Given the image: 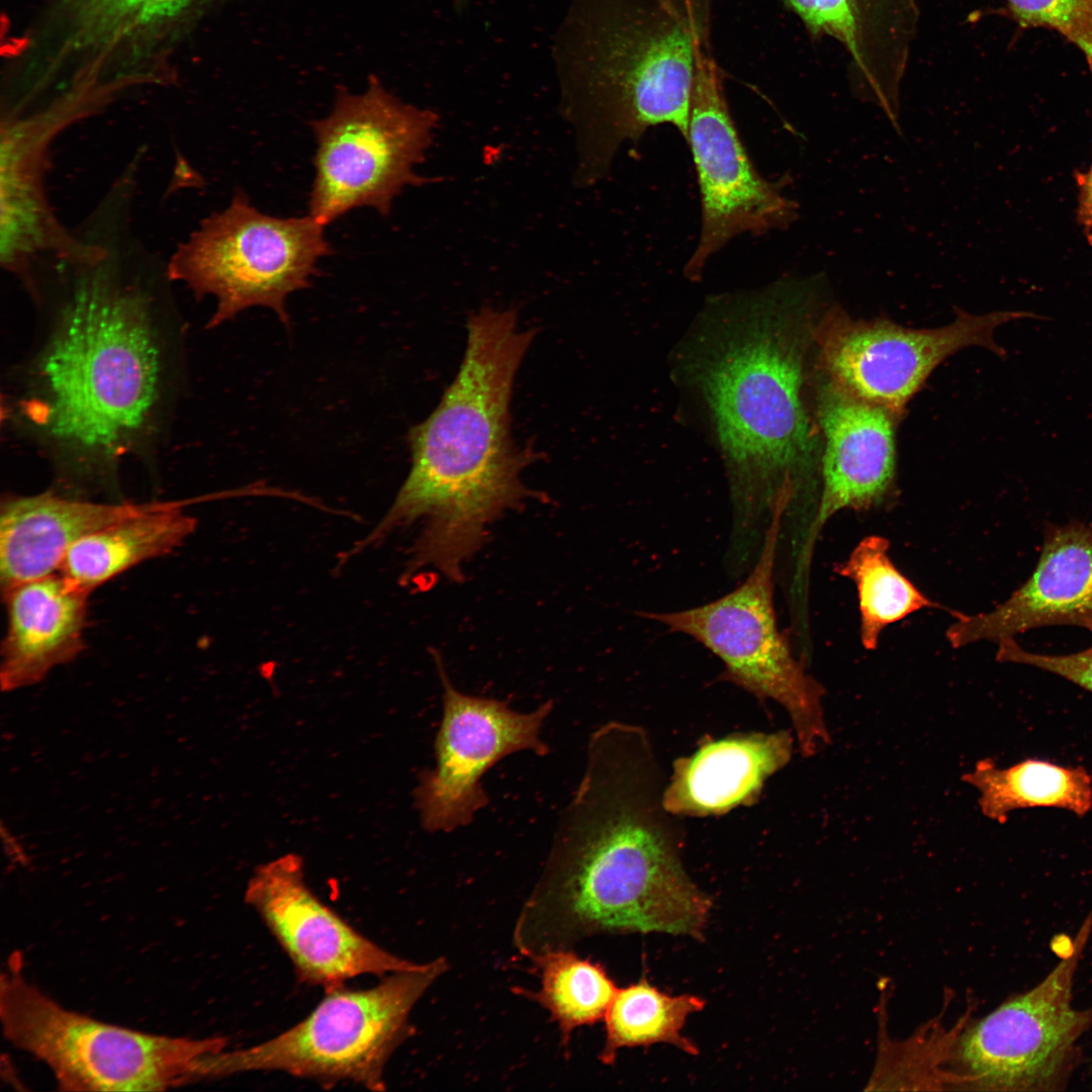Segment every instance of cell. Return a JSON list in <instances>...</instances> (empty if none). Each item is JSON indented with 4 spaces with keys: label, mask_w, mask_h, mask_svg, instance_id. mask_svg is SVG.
Masks as SVG:
<instances>
[{
    "label": "cell",
    "mask_w": 1092,
    "mask_h": 1092,
    "mask_svg": "<svg viewBox=\"0 0 1092 1092\" xmlns=\"http://www.w3.org/2000/svg\"><path fill=\"white\" fill-rule=\"evenodd\" d=\"M664 785L645 729L610 721L593 732L580 782L515 924L521 954L531 960L603 933L704 937L712 900L685 870Z\"/></svg>",
    "instance_id": "1"
},
{
    "label": "cell",
    "mask_w": 1092,
    "mask_h": 1092,
    "mask_svg": "<svg viewBox=\"0 0 1092 1092\" xmlns=\"http://www.w3.org/2000/svg\"><path fill=\"white\" fill-rule=\"evenodd\" d=\"M534 335L519 328L515 308L483 307L468 317L454 380L407 434L412 465L403 484L375 527L343 553L346 560L422 519L403 580L431 568L461 582L491 525L526 500L543 498L522 480L537 453L511 436L514 379Z\"/></svg>",
    "instance_id": "2"
},
{
    "label": "cell",
    "mask_w": 1092,
    "mask_h": 1092,
    "mask_svg": "<svg viewBox=\"0 0 1092 1092\" xmlns=\"http://www.w3.org/2000/svg\"><path fill=\"white\" fill-rule=\"evenodd\" d=\"M154 299L105 266L82 276L26 369L19 417L68 488H114L159 429L171 381Z\"/></svg>",
    "instance_id": "3"
},
{
    "label": "cell",
    "mask_w": 1092,
    "mask_h": 1092,
    "mask_svg": "<svg viewBox=\"0 0 1092 1092\" xmlns=\"http://www.w3.org/2000/svg\"><path fill=\"white\" fill-rule=\"evenodd\" d=\"M820 276L713 298L723 327L698 369L725 458L733 542L761 540L775 503L794 500L820 469V433L804 399Z\"/></svg>",
    "instance_id": "4"
},
{
    "label": "cell",
    "mask_w": 1092,
    "mask_h": 1092,
    "mask_svg": "<svg viewBox=\"0 0 1092 1092\" xmlns=\"http://www.w3.org/2000/svg\"><path fill=\"white\" fill-rule=\"evenodd\" d=\"M712 0H571L552 60L581 139L580 177H603L621 145L659 124L688 140Z\"/></svg>",
    "instance_id": "5"
},
{
    "label": "cell",
    "mask_w": 1092,
    "mask_h": 1092,
    "mask_svg": "<svg viewBox=\"0 0 1092 1092\" xmlns=\"http://www.w3.org/2000/svg\"><path fill=\"white\" fill-rule=\"evenodd\" d=\"M18 954L0 986L5 1037L41 1061L66 1091H162L201 1081L223 1036H169L102 1022L67 1009L29 983Z\"/></svg>",
    "instance_id": "6"
},
{
    "label": "cell",
    "mask_w": 1092,
    "mask_h": 1092,
    "mask_svg": "<svg viewBox=\"0 0 1092 1092\" xmlns=\"http://www.w3.org/2000/svg\"><path fill=\"white\" fill-rule=\"evenodd\" d=\"M448 968L444 958L391 973L366 989L325 990L302 1020L260 1043L205 1059L203 1077L282 1072L324 1083L351 1082L384 1091V1071L410 1035V1015Z\"/></svg>",
    "instance_id": "7"
},
{
    "label": "cell",
    "mask_w": 1092,
    "mask_h": 1092,
    "mask_svg": "<svg viewBox=\"0 0 1092 1092\" xmlns=\"http://www.w3.org/2000/svg\"><path fill=\"white\" fill-rule=\"evenodd\" d=\"M788 503L772 509L762 542L744 581L707 604L639 617L699 642L723 663L720 679L788 713L799 751L817 754L831 743L823 709L824 687L795 655L775 608V570Z\"/></svg>",
    "instance_id": "8"
},
{
    "label": "cell",
    "mask_w": 1092,
    "mask_h": 1092,
    "mask_svg": "<svg viewBox=\"0 0 1092 1092\" xmlns=\"http://www.w3.org/2000/svg\"><path fill=\"white\" fill-rule=\"evenodd\" d=\"M325 226L309 214H265L237 191L225 209L204 218L178 245L166 275L200 297L216 299L208 327L259 305L271 308L289 328L287 296L307 288L318 273V260L332 254Z\"/></svg>",
    "instance_id": "9"
},
{
    "label": "cell",
    "mask_w": 1092,
    "mask_h": 1092,
    "mask_svg": "<svg viewBox=\"0 0 1092 1092\" xmlns=\"http://www.w3.org/2000/svg\"><path fill=\"white\" fill-rule=\"evenodd\" d=\"M437 122L435 112L402 102L373 76L361 94L339 89L331 113L311 122L309 215L325 225L363 206L386 216L404 187L427 181L415 169Z\"/></svg>",
    "instance_id": "10"
},
{
    "label": "cell",
    "mask_w": 1092,
    "mask_h": 1092,
    "mask_svg": "<svg viewBox=\"0 0 1092 1092\" xmlns=\"http://www.w3.org/2000/svg\"><path fill=\"white\" fill-rule=\"evenodd\" d=\"M1092 930L1082 923L1065 958L1035 987L1004 1002L972 1026L960 1058L980 1089H1059L1076 1059V1043L1092 1026V1008L1072 1006L1074 976Z\"/></svg>",
    "instance_id": "11"
},
{
    "label": "cell",
    "mask_w": 1092,
    "mask_h": 1092,
    "mask_svg": "<svg viewBox=\"0 0 1092 1092\" xmlns=\"http://www.w3.org/2000/svg\"><path fill=\"white\" fill-rule=\"evenodd\" d=\"M1029 316L1035 315L962 312L946 326L917 330L884 318L853 320L840 307H831L815 327L818 363L824 377L839 388L899 417L942 361L973 346L1003 356L995 330Z\"/></svg>",
    "instance_id": "12"
},
{
    "label": "cell",
    "mask_w": 1092,
    "mask_h": 1092,
    "mask_svg": "<svg viewBox=\"0 0 1092 1092\" xmlns=\"http://www.w3.org/2000/svg\"><path fill=\"white\" fill-rule=\"evenodd\" d=\"M701 194L702 225L685 274L698 279L708 260L733 238L785 230L798 204L755 169L731 116L711 50L697 64L689 133Z\"/></svg>",
    "instance_id": "13"
},
{
    "label": "cell",
    "mask_w": 1092,
    "mask_h": 1092,
    "mask_svg": "<svg viewBox=\"0 0 1092 1092\" xmlns=\"http://www.w3.org/2000/svg\"><path fill=\"white\" fill-rule=\"evenodd\" d=\"M433 656L443 713L434 744L435 766L421 774L415 800L422 826L447 833L470 824L486 807L489 800L480 780L495 763L524 750L538 756L549 753L540 733L553 703L521 713L506 702L464 694L450 680L439 654Z\"/></svg>",
    "instance_id": "14"
},
{
    "label": "cell",
    "mask_w": 1092,
    "mask_h": 1092,
    "mask_svg": "<svg viewBox=\"0 0 1092 1092\" xmlns=\"http://www.w3.org/2000/svg\"><path fill=\"white\" fill-rule=\"evenodd\" d=\"M244 899L306 984L328 990L360 976L382 978L422 964L383 948L326 905L306 884L295 853L257 867Z\"/></svg>",
    "instance_id": "15"
},
{
    "label": "cell",
    "mask_w": 1092,
    "mask_h": 1092,
    "mask_svg": "<svg viewBox=\"0 0 1092 1092\" xmlns=\"http://www.w3.org/2000/svg\"><path fill=\"white\" fill-rule=\"evenodd\" d=\"M897 419L890 411L851 395L826 378L820 384L821 490L816 513L796 551L793 587L808 588L816 541L831 517L843 510L879 508L894 494Z\"/></svg>",
    "instance_id": "16"
},
{
    "label": "cell",
    "mask_w": 1092,
    "mask_h": 1092,
    "mask_svg": "<svg viewBox=\"0 0 1092 1092\" xmlns=\"http://www.w3.org/2000/svg\"><path fill=\"white\" fill-rule=\"evenodd\" d=\"M945 637L953 648L996 642L1055 625L1092 632V525H1048L1037 564L1002 604L986 613L956 612Z\"/></svg>",
    "instance_id": "17"
},
{
    "label": "cell",
    "mask_w": 1092,
    "mask_h": 1092,
    "mask_svg": "<svg viewBox=\"0 0 1092 1092\" xmlns=\"http://www.w3.org/2000/svg\"><path fill=\"white\" fill-rule=\"evenodd\" d=\"M814 37L837 40L854 95L899 128L900 88L917 34V0H783Z\"/></svg>",
    "instance_id": "18"
},
{
    "label": "cell",
    "mask_w": 1092,
    "mask_h": 1092,
    "mask_svg": "<svg viewBox=\"0 0 1092 1092\" xmlns=\"http://www.w3.org/2000/svg\"><path fill=\"white\" fill-rule=\"evenodd\" d=\"M795 742L791 730L704 741L673 761L662 792L664 809L674 817H708L754 804L765 781L790 762Z\"/></svg>",
    "instance_id": "19"
},
{
    "label": "cell",
    "mask_w": 1092,
    "mask_h": 1092,
    "mask_svg": "<svg viewBox=\"0 0 1092 1092\" xmlns=\"http://www.w3.org/2000/svg\"><path fill=\"white\" fill-rule=\"evenodd\" d=\"M163 504L94 503L53 491L7 496L0 508L2 592L59 572L69 549L83 537Z\"/></svg>",
    "instance_id": "20"
},
{
    "label": "cell",
    "mask_w": 1092,
    "mask_h": 1092,
    "mask_svg": "<svg viewBox=\"0 0 1092 1092\" xmlns=\"http://www.w3.org/2000/svg\"><path fill=\"white\" fill-rule=\"evenodd\" d=\"M2 595L7 617L2 691L34 685L83 651L90 593L57 572L18 583Z\"/></svg>",
    "instance_id": "21"
},
{
    "label": "cell",
    "mask_w": 1092,
    "mask_h": 1092,
    "mask_svg": "<svg viewBox=\"0 0 1092 1092\" xmlns=\"http://www.w3.org/2000/svg\"><path fill=\"white\" fill-rule=\"evenodd\" d=\"M182 505L164 502L83 537L69 549L59 573L91 594L134 565L172 552L196 528V520L180 510Z\"/></svg>",
    "instance_id": "22"
},
{
    "label": "cell",
    "mask_w": 1092,
    "mask_h": 1092,
    "mask_svg": "<svg viewBox=\"0 0 1092 1092\" xmlns=\"http://www.w3.org/2000/svg\"><path fill=\"white\" fill-rule=\"evenodd\" d=\"M962 780L978 791L982 814L1001 824L1020 809L1058 808L1084 817L1092 808V776L1082 766L1027 758L999 767L986 758Z\"/></svg>",
    "instance_id": "23"
},
{
    "label": "cell",
    "mask_w": 1092,
    "mask_h": 1092,
    "mask_svg": "<svg viewBox=\"0 0 1092 1092\" xmlns=\"http://www.w3.org/2000/svg\"><path fill=\"white\" fill-rule=\"evenodd\" d=\"M890 541L880 535L862 538L834 571L856 588L859 639L866 650H875L883 631L924 609L947 610L923 594L894 564Z\"/></svg>",
    "instance_id": "24"
},
{
    "label": "cell",
    "mask_w": 1092,
    "mask_h": 1092,
    "mask_svg": "<svg viewBox=\"0 0 1092 1092\" xmlns=\"http://www.w3.org/2000/svg\"><path fill=\"white\" fill-rule=\"evenodd\" d=\"M695 995L672 996L651 985L645 978L618 989L604 1018L605 1042L599 1060L613 1065L621 1049L668 1043L688 1055H698L697 1045L684 1036L690 1015L705 1008Z\"/></svg>",
    "instance_id": "25"
},
{
    "label": "cell",
    "mask_w": 1092,
    "mask_h": 1092,
    "mask_svg": "<svg viewBox=\"0 0 1092 1092\" xmlns=\"http://www.w3.org/2000/svg\"><path fill=\"white\" fill-rule=\"evenodd\" d=\"M531 961L540 973V989L519 992L548 1011L563 1045L574 1029L604 1020L618 988L600 964L571 948L548 950Z\"/></svg>",
    "instance_id": "26"
},
{
    "label": "cell",
    "mask_w": 1092,
    "mask_h": 1092,
    "mask_svg": "<svg viewBox=\"0 0 1092 1092\" xmlns=\"http://www.w3.org/2000/svg\"><path fill=\"white\" fill-rule=\"evenodd\" d=\"M196 0H69L75 47L130 37L182 14Z\"/></svg>",
    "instance_id": "27"
},
{
    "label": "cell",
    "mask_w": 1092,
    "mask_h": 1092,
    "mask_svg": "<svg viewBox=\"0 0 1092 1092\" xmlns=\"http://www.w3.org/2000/svg\"><path fill=\"white\" fill-rule=\"evenodd\" d=\"M1024 26L1054 29L1081 48L1092 36V0H1007Z\"/></svg>",
    "instance_id": "28"
},
{
    "label": "cell",
    "mask_w": 1092,
    "mask_h": 1092,
    "mask_svg": "<svg viewBox=\"0 0 1092 1092\" xmlns=\"http://www.w3.org/2000/svg\"><path fill=\"white\" fill-rule=\"evenodd\" d=\"M997 644V661L1032 666L1092 693V645L1075 653L1051 655L1025 650L1014 638L1003 639Z\"/></svg>",
    "instance_id": "29"
},
{
    "label": "cell",
    "mask_w": 1092,
    "mask_h": 1092,
    "mask_svg": "<svg viewBox=\"0 0 1092 1092\" xmlns=\"http://www.w3.org/2000/svg\"><path fill=\"white\" fill-rule=\"evenodd\" d=\"M1077 218L1085 230L1092 231V161L1080 178Z\"/></svg>",
    "instance_id": "30"
},
{
    "label": "cell",
    "mask_w": 1092,
    "mask_h": 1092,
    "mask_svg": "<svg viewBox=\"0 0 1092 1092\" xmlns=\"http://www.w3.org/2000/svg\"><path fill=\"white\" fill-rule=\"evenodd\" d=\"M1080 49L1086 54V56L1090 60V63L1092 64V36Z\"/></svg>",
    "instance_id": "31"
}]
</instances>
